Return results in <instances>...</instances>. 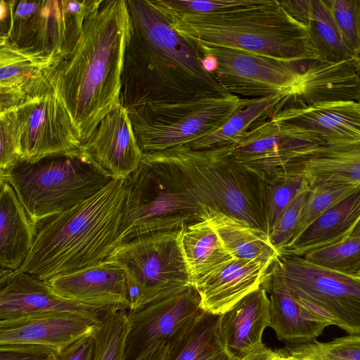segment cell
Segmentation results:
<instances>
[{
	"instance_id": "cell-4",
	"label": "cell",
	"mask_w": 360,
	"mask_h": 360,
	"mask_svg": "<svg viewBox=\"0 0 360 360\" xmlns=\"http://www.w3.org/2000/svg\"><path fill=\"white\" fill-rule=\"evenodd\" d=\"M153 6L184 39L197 46L226 47L308 67L319 60L306 25L276 0L207 15L172 13Z\"/></svg>"
},
{
	"instance_id": "cell-23",
	"label": "cell",
	"mask_w": 360,
	"mask_h": 360,
	"mask_svg": "<svg viewBox=\"0 0 360 360\" xmlns=\"http://www.w3.org/2000/svg\"><path fill=\"white\" fill-rule=\"evenodd\" d=\"M266 292L261 285L219 315L218 335L233 360H242L263 345V333L269 323Z\"/></svg>"
},
{
	"instance_id": "cell-24",
	"label": "cell",
	"mask_w": 360,
	"mask_h": 360,
	"mask_svg": "<svg viewBox=\"0 0 360 360\" xmlns=\"http://www.w3.org/2000/svg\"><path fill=\"white\" fill-rule=\"evenodd\" d=\"M349 101H360V76L354 60L335 63L316 60L302 72L286 108Z\"/></svg>"
},
{
	"instance_id": "cell-13",
	"label": "cell",
	"mask_w": 360,
	"mask_h": 360,
	"mask_svg": "<svg viewBox=\"0 0 360 360\" xmlns=\"http://www.w3.org/2000/svg\"><path fill=\"white\" fill-rule=\"evenodd\" d=\"M14 108L21 131V160L34 161L82 147L72 120L54 86Z\"/></svg>"
},
{
	"instance_id": "cell-8",
	"label": "cell",
	"mask_w": 360,
	"mask_h": 360,
	"mask_svg": "<svg viewBox=\"0 0 360 360\" xmlns=\"http://www.w3.org/2000/svg\"><path fill=\"white\" fill-rule=\"evenodd\" d=\"M101 0L0 1L1 37L14 45L64 59Z\"/></svg>"
},
{
	"instance_id": "cell-33",
	"label": "cell",
	"mask_w": 360,
	"mask_h": 360,
	"mask_svg": "<svg viewBox=\"0 0 360 360\" xmlns=\"http://www.w3.org/2000/svg\"><path fill=\"white\" fill-rule=\"evenodd\" d=\"M305 25L319 61L335 63L354 60L345 46L324 0H311L310 13Z\"/></svg>"
},
{
	"instance_id": "cell-12",
	"label": "cell",
	"mask_w": 360,
	"mask_h": 360,
	"mask_svg": "<svg viewBox=\"0 0 360 360\" xmlns=\"http://www.w3.org/2000/svg\"><path fill=\"white\" fill-rule=\"evenodd\" d=\"M195 46L200 56L210 53L217 58L218 67L212 76L237 96L286 100L294 95L304 71L299 65L236 49Z\"/></svg>"
},
{
	"instance_id": "cell-50",
	"label": "cell",
	"mask_w": 360,
	"mask_h": 360,
	"mask_svg": "<svg viewBox=\"0 0 360 360\" xmlns=\"http://www.w3.org/2000/svg\"><path fill=\"white\" fill-rule=\"evenodd\" d=\"M359 235H360V221H359V224L356 225V226L355 227L351 236H359Z\"/></svg>"
},
{
	"instance_id": "cell-7",
	"label": "cell",
	"mask_w": 360,
	"mask_h": 360,
	"mask_svg": "<svg viewBox=\"0 0 360 360\" xmlns=\"http://www.w3.org/2000/svg\"><path fill=\"white\" fill-rule=\"evenodd\" d=\"M184 228L137 236L118 245L108 260L125 274L130 309L136 311L191 286L181 246Z\"/></svg>"
},
{
	"instance_id": "cell-54",
	"label": "cell",
	"mask_w": 360,
	"mask_h": 360,
	"mask_svg": "<svg viewBox=\"0 0 360 360\" xmlns=\"http://www.w3.org/2000/svg\"><path fill=\"white\" fill-rule=\"evenodd\" d=\"M359 102L360 103V101Z\"/></svg>"
},
{
	"instance_id": "cell-52",
	"label": "cell",
	"mask_w": 360,
	"mask_h": 360,
	"mask_svg": "<svg viewBox=\"0 0 360 360\" xmlns=\"http://www.w3.org/2000/svg\"><path fill=\"white\" fill-rule=\"evenodd\" d=\"M49 360H56V354H53Z\"/></svg>"
},
{
	"instance_id": "cell-6",
	"label": "cell",
	"mask_w": 360,
	"mask_h": 360,
	"mask_svg": "<svg viewBox=\"0 0 360 360\" xmlns=\"http://www.w3.org/2000/svg\"><path fill=\"white\" fill-rule=\"evenodd\" d=\"M14 189L37 227L89 198L112 179L84 149L34 161L20 159L0 174Z\"/></svg>"
},
{
	"instance_id": "cell-37",
	"label": "cell",
	"mask_w": 360,
	"mask_h": 360,
	"mask_svg": "<svg viewBox=\"0 0 360 360\" xmlns=\"http://www.w3.org/2000/svg\"><path fill=\"white\" fill-rule=\"evenodd\" d=\"M302 257L331 270L356 275L360 269V235L311 251Z\"/></svg>"
},
{
	"instance_id": "cell-45",
	"label": "cell",
	"mask_w": 360,
	"mask_h": 360,
	"mask_svg": "<svg viewBox=\"0 0 360 360\" xmlns=\"http://www.w3.org/2000/svg\"><path fill=\"white\" fill-rule=\"evenodd\" d=\"M284 9L296 20L305 25L307 22L311 0L279 1Z\"/></svg>"
},
{
	"instance_id": "cell-42",
	"label": "cell",
	"mask_w": 360,
	"mask_h": 360,
	"mask_svg": "<svg viewBox=\"0 0 360 360\" xmlns=\"http://www.w3.org/2000/svg\"><path fill=\"white\" fill-rule=\"evenodd\" d=\"M310 188L302 191L281 215L271 232L269 239L281 255L282 250L292 239L300 216Z\"/></svg>"
},
{
	"instance_id": "cell-51",
	"label": "cell",
	"mask_w": 360,
	"mask_h": 360,
	"mask_svg": "<svg viewBox=\"0 0 360 360\" xmlns=\"http://www.w3.org/2000/svg\"><path fill=\"white\" fill-rule=\"evenodd\" d=\"M354 63H355L356 71H357L359 75L360 76V56L358 58H356V59H354Z\"/></svg>"
},
{
	"instance_id": "cell-3",
	"label": "cell",
	"mask_w": 360,
	"mask_h": 360,
	"mask_svg": "<svg viewBox=\"0 0 360 360\" xmlns=\"http://www.w3.org/2000/svg\"><path fill=\"white\" fill-rule=\"evenodd\" d=\"M126 179H112L98 193L41 222L20 270L48 281L100 264L120 245Z\"/></svg>"
},
{
	"instance_id": "cell-32",
	"label": "cell",
	"mask_w": 360,
	"mask_h": 360,
	"mask_svg": "<svg viewBox=\"0 0 360 360\" xmlns=\"http://www.w3.org/2000/svg\"><path fill=\"white\" fill-rule=\"evenodd\" d=\"M279 101L271 98H245L219 129L185 146L193 150L236 146L252 126L271 116Z\"/></svg>"
},
{
	"instance_id": "cell-56",
	"label": "cell",
	"mask_w": 360,
	"mask_h": 360,
	"mask_svg": "<svg viewBox=\"0 0 360 360\" xmlns=\"http://www.w3.org/2000/svg\"></svg>"
},
{
	"instance_id": "cell-46",
	"label": "cell",
	"mask_w": 360,
	"mask_h": 360,
	"mask_svg": "<svg viewBox=\"0 0 360 360\" xmlns=\"http://www.w3.org/2000/svg\"><path fill=\"white\" fill-rule=\"evenodd\" d=\"M168 345L160 342L150 347L135 360H166Z\"/></svg>"
},
{
	"instance_id": "cell-40",
	"label": "cell",
	"mask_w": 360,
	"mask_h": 360,
	"mask_svg": "<svg viewBox=\"0 0 360 360\" xmlns=\"http://www.w3.org/2000/svg\"><path fill=\"white\" fill-rule=\"evenodd\" d=\"M0 174L12 168L21 158V131L16 108L0 112Z\"/></svg>"
},
{
	"instance_id": "cell-1",
	"label": "cell",
	"mask_w": 360,
	"mask_h": 360,
	"mask_svg": "<svg viewBox=\"0 0 360 360\" xmlns=\"http://www.w3.org/2000/svg\"><path fill=\"white\" fill-rule=\"evenodd\" d=\"M130 30L121 105L131 110L231 95L202 65L197 48L179 35L150 0H127Z\"/></svg>"
},
{
	"instance_id": "cell-26",
	"label": "cell",
	"mask_w": 360,
	"mask_h": 360,
	"mask_svg": "<svg viewBox=\"0 0 360 360\" xmlns=\"http://www.w3.org/2000/svg\"><path fill=\"white\" fill-rule=\"evenodd\" d=\"M0 265L18 270L30 255L37 234L14 189L0 178Z\"/></svg>"
},
{
	"instance_id": "cell-28",
	"label": "cell",
	"mask_w": 360,
	"mask_h": 360,
	"mask_svg": "<svg viewBox=\"0 0 360 360\" xmlns=\"http://www.w3.org/2000/svg\"><path fill=\"white\" fill-rule=\"evenodd\" d=\"M287 173L303 176L310 187L328 182L360 186V141L319 146L292 163Z\"/></svg>"
},
{
	"instance_id": "cell-19",
	"label": "cell",
	"mask_w": 360,
	"mask_h": 360,
	"mask_svg": "<svg viewBox=\"0 0 360 360\" xmlns=\"http://www.w3.org/2000/svg\"><path fill=\"white\" fill-rule=\"evenodd\" d=\"M98 325L79 316L42 312L0 319V345L30 344L46 347L56 355L89 335Z\"/></svg>"
},
{
	"instance_id": "cell-35",
	"label": "cell",
	"mask_w": 360,
	"mask_h": 360,
	"mask_svg": "<svg viewBox=\"0 0 360 360\" xmlns=\"http://www.w3.org/2000/svg\"><path fill=\"white\" fill-rule=\"evenodd\" d=\"M360 188L352 184L321 183L310 187L303 205L295 233H302L322 214Z\"/></svg>"
},
{
	"instance_id": "cell-16",
	"label": "cell",
	"mask_w": 360,
	"mask_h": 360,
	"mask_svg": "<svg viewBox=\"0 0 360 360\" xmlns=\"http://www.w3.org/2000/svg\"><path fill=\"white\" fill-rule=\"evenodd\" d=\"M63 60L56 53L20 48L0 37V112L53 89Z\"/></svg>"
},
{
	"instance_id": "cell-5",
	"label": "cell",
	"mask_w": 360,
	"mask_h": 360,
	"mask_svg": "<svg viewBox=\"0 0 360 360\" xmlns=\"http://www.w3.org/2000/svg\"><path fill=\"white\" fill-rule=\"evenodd\" d=\"M234 148L193 150L181 146L143 153L142 160L208 211L221 212L268 234L267 184L236 160Z\"/></svg>"
},
{
	"instance_id": "cell-47",
	"label": "cell",
	"mask_w": 360,
	"mask_h": 360,
	"mask_svg": "<svg viewBox=\"0 0 360 360\" xmlns=\"http://www.w3.org/2000/svg\"><path fill=\"white\" fill-rule=\"evenodd\" d=\"M276 351H273L262 345L242 360H276Z\"/></svg>"
},
{
	"instance_id": "cell-43",
	"label": "cell",
	"mask_w": 360,
	"mask_h": 360,
	"mask_svg": "<svg viewBox=\"0 0 360 360\" xmlns=\"http://www.w3.org/2000/svg\"><path fill=\"white\" fill-rule=\"evenodd\" d=\"M53 354L51 349L37 345H0V360H49Z\"/></svg>"
},
{
	"instance_id": "cell-15",
	"label": "cell",
	"mask_w": 360,
	"mask_h": 360,
	"mask_svg": "<svg viewBox=\"0 0 360 360\" xmlns=\"http://www.w3.org/2000/svg\"><path fill=\"white\" fill-rule=\"evenodd\" d=\"M202 311L200 295L192 285L136 311H128L131 328L126 360H135L156 344H170Z\"/></svg>"
},
{
	"instance_id": "cell-36",
	"label": "cell",
	"mask_w": 360,
	"mask_h": 360,
	"mask_svg": "<svg viewBox=\"0 0 360 360\" xmlns=\"http://www.w3.org/2000/svg\"><path fill=\"white\" fill-rule=\"evenodd\" d=\"M285 350L297 360H360V335H347L323 342L316 340Z\"/></svg>"
},
{
	"instance_id": "cell-30",
	"label": "cell",
	"mask_w": 360,
	"mask_h": 360,
	"mask_svg": "<svg viewBox=\"0 0 360 360\" xmlns=\"http://www.w3.org/2000/svg\"><path fill=\"white\" fill-rule=\"evenodd\" d=\"M206 219L233 259L258 262L269 269L280 257L266 233L221 212L208 211Z\"/></svg>"
},
{
	"instance_id": "cell-49",
	"label": "cell",
	"mask_w": 360,
	"mask_h": 360,
	"mask_svg": "<svg viewBox=\"0 0 360 360\" xmlns=\"http://www.w3.org/2000/svg\"><path fill=\"white\" fill-rule=\"evenodd\" d=\"M276 360H297L295 358L290 355L285 349L276 350Z\"/></svg>"
},
{
	"instance_id": "cell-38",
	"label": "cell",
	"mask_w": 360,
	"mask_h": 360,
	"mask_svg": "<svg viewBox=\"0 0 360 360\" xmlns=\"http://www.w3.org/2000/svg\"><path fill=\"white\" fill-rule=\"evenodd\" d=\"M266 184V220L269 236L281 215L295 197L310 186L300 174H289Z\"/></svg>"
},
{
	"instance_id": "cell-53",
	"label": "cell",
	"mask_w": 360,
	"mask_h": 360,
	"mask_svg": "<svg viewBox=\"0 0 360 360\" xmlns=\"http://www.w3.org/2000/svg\"><path fill=\"white\" fill-rule=\"evenodd\" d=\"M356 276L360 277V269L358 271V272L356 274Z\"/></svg>"
},
{
	"instance_id": "cell-22",
	"label": "cell",
	"mask_w": 360,
	"mask_h": 360,
	"mask_svg": "<svg viewBox=\"0 0 360 360\" xmlns=\"http://www.w3.org/2000/svg\"><path fill=\"white\" fill-rule=\"evenodd\" d=\"M262 285L269 291V323L278 340L297 345L316 340L330 323L302 304L285 284L281 261L268 269Z\"/></svg>"
},
{
	"instance_id": "cell-55",
	"label": "cell",
	"mask_w": 360,
	"mask_h": 360,
	"mask_svg": "<svg viewBox=\"0 0 360 360\" xmlns=\"http://www.w3.org/2000/svg\"><path fill=\"white\" fill-rule=\"evenodd\" d=\"M359 56H360V55H359ZM359 56H358V57H359ZM358 57H357V58H358Z\"/></svg>"
},
{
	"instance_id": "cell-41",
	"label": "cell",
	"mask_w": 360,
	"mask_h": 360,
	"mask_svg": "<svg viewBox=\"0 0 360 360\" xmlns=\"http://www.w3.org/2000/svg\"><path fill=\"white\" fill-rule=\"evenodd\" d=\"M257 0L179 1L152 0L154 5L164 11L188 15H207L250 6Z\"/></svg>"
},
{
	"instance_id": "cell-17",
	"label": "cell",
	"mask_w": 360,
	"mask_h": 360,
	"mask_svg": "<svg viewBox=\"0 0 360 360\" xmlns=\"http://www.w3.org/2000/svg\"><path fill=\"white\" fill-rule=\"evenodd\" d=\"M269 118L319 146L360 141V103L357 101L325 102L285 108Z\"/></svg>"
},
{
	"instance_id": "cell-11",
	"label": "cell",
	"mask_w": 360,
	"mask_h": 360,
	"mask_svg": "<svg viewBox=\"0 0 360 360\" xmlns=\"http://www.w3.org/2000/svg\"><path fill=\"white\" fill-rule=\"evenodd\" d=\"M283 279L304 307L347 335H360V277L314 264L302 257H279Z\"/></svg>"
},
{
	"instance_id": "cell-39",
	"label": "cell",
	"mask_w": 360,
	"mask_h": 360,
	"mask_svg": "<svg viewBox=\"0 0 360 360\" xmlns=\"http://www.w3.org/2000/svg\"><path fill=\"white\" fill-rule=\"evenodd\" d=\"M354 59L360 55V0H324Z\"/></svg>"
},
{
	"instance_id": "cell-14",
	"label": "cell",
	"mask_w": 360,
	"mask_h": 360,
	"mask_svg": "<svg viewBox=\"0 0 360 360\" xmlns=\"http://www.w3.org/2000/svg\"><path fill=\"white\" fill-rule=\"evenodd\" d=\"M319 146L267 117L252 126L234 148L236 160L266 184L285 176L288 167Z\"/></svg>"
},
{
	"instance_id": "cell-10",
	"label": "cell",
	"mask_w": 360,
	"mask_h": 360,
	"mask_svg": "<svg viewBox=\"0 0 360 360\" xmlns=\"http://www.w3.org/2000/svg\"><path fill=\"white\" fill-rule=\"evenodd\" d=\"M120 244L137 236L179 229L206 220L208 210L191 195L167 183L141 160L126 179Z\"/></svg>"
},
{
	"instance_id": "cell-9",
	"label": "cell",
	"mask_w": 360,
	"mask_h": 360,
	"mask_svg": "<svg viewBox=\"0 0 360 360\" xmlns=\"http://www.w3.org/2000/svg\"><path fill=\"white\" fill-rule=\"evenodd\" d=\"M235 95L174 103L146 104L128 110L143 153L187 145L219 129L243 103Z\"/></svg>"
},
{
	"instance_id": "cell-48",
	"label": "cell",
	"mask_w": 360,
	"mask_h": 360,
	"mask_svg": "<svg viewBox=\"0 0 360 360\" xmlns=\"http://www.w3.org/2000/svg\"><path fill=\"white\" fill-rule=\"evenodd\" d=\"M202 65L204 70L208 73L212 74L218 67V60L215 56L210 53H202Z\"/></svg>"
},
{
	"instance_id": "cell-34",
	"label": "cell",
	"mask_w": 360,
	"mask_h": 360,
	"mask_svg": "<svg viewBox=\"0 0 360 360\" xmlns=\"http://www.w3.org/2000/svg\"><path fill=\"white\" fill-rule=\"evenodd\" d=\"M130 328L128 311L110 310L94 333L91 360H126Z\"/></svg>"
},
{
	"instance_id": "cell-31",
	"label": "cell",
	"mask_w": 360,
	"mask_h": 360,
	"mask_svg": "<svg viewBox=\"0 0 360 360\" xmlns=\"http://www.w3.org/2000/svg\"><path fill=\"white\" fill-rule=\"evenodd\" d=\"M219 315L202 311L168 345L166 360H233L217 333Z\"/></svg>"
},
{
	"instance_id": "cell-18",
	"label": "cell",
	"mask_w": 360,
	"mask_h": 360,
	"mask_svg": "<svg viewBox=\"0 0 360 360\" xmlns=\"http://www.w3.org/2000/svg\"><path fill=\"white\" fill-rule=\"evenodd\" d=\"M0 319L42 312L70 313L100 324L112 309L83 305L57 295L48 283L21 270L1 269Z\"/></svg>"
},
{
	"instance_id": "cell-25",
	"label": "cell",
	"mask_w": 360,
	"mask_h": 360,
	"mask_svg": "<svg viewBox=\"0 0 360 360\" xmlns=\"http://www.w3.org/2000/svg\"><path fill=\"white\" fill-rule=\"evenodd\" d=\"M268 269L253 261L233 259L195 289L204 311L220 315L259 288Z\"/></svg>"
},
{
	"instance_id": "cell-29",
	"label": "cell",
	"mask_w": 360,
	"mask_h": 360,
	"mask_svg": "<svg viewBox=\"0 0 360 360\" xmlns=\"http://www.w3.org/2000/svg\"><path fill=\"white\" fill-rule=\"evenodd\" d=\"M181 246L195 288L233 259L207 219L184 227Z\"/></svg>"
},
{
	"instance_id": "cell-21",
	"label": "cell",
	"mask_w": 360,
	"mask_h": 360,
	"mask_svg": "<svg viewBox=\"0 0 360 360\" xmlns=\"http://www.w3.org/2000/svg\"><path fill=\"white\" fill-rule=\"evenodd\" d=\"M82 146L112 179H127L142 160L128 110L122 105L103 118Z\"/></svg>"
},
{
	"instance_id": "cell-20",
	"label": "cell",
	"mask_w": 360,
	"mask_h": 360,
	"mask_svg": "<svg viewBox=\"0 0 360 360\" xmlns=\"http://www.w3.org/2000/svg\"><path fill=\"white\" fill-rule=\"evenodd\" d=\"M46 281L54 292L72 302L98 308L130 309L124 272L108 259Z\"/></svg>"
},
{
	"instance_id": "cell-2",
	"label": "cell",
	"mask_w": 360,
	"mask_h": 360,
	"mask_svg": "<svg viewBox=\"0 0 360 360\" xmlns=\"http://www.w3.org/2000/svg\"><path fill=\"white\" fill-rule=\"evenodd\" d=\"M130 30L127 0H101L86 17L53 86L82 145L103 118L121 105L125 49Z\"/></svg>"
},
{
	"instance_id": "cell-44",
	"label": "cell",
	"mask_w": 360,
	"mask_h": 360,
	"mask_svg": "<svg viewBox=\"0 0 360 360\" xmlns=\"http://www.w3.org/2000/svg\"><path fill=\"white\" fill-rule=\"evenodd\" d=\"M93 335L84 337L68 347L56 355V360H91L94 344Z\"/></svg>"
},
{
	"instance_id": "cell-27",
	"label": "cell",
	"mask_w": 360,
	"mask_h": 360,
	"mask_svg": "<svg viewBox=\"0 0 360 360\" xmlns=\"http://www.w3.org/2000/svg\"><path fill=\"white\" fill-rule=\"evenodd\" d=\"M359 221L360 188L326 211L290 241L280 257H303L311 251L343 241L352 236Z\"/></svg>"
}]
</instances>
